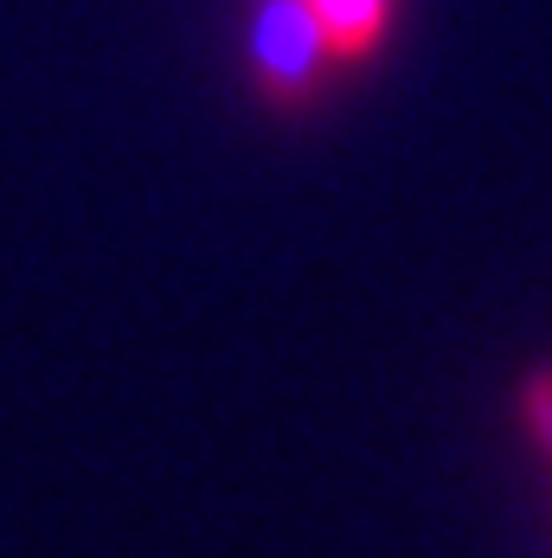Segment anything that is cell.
<instances>
[{
    "label": "cell",
    "instance_id": "7a4b0ae2",
    "mask_svg": "<svg viewBox=\"0 0 552 558\" xmlns=\"http://www.w3.org/2000/svg\"><path fill=\"white\" fill-rule=\"evenodd\" d=\"M520 411H527V430L552 449V373L540 379H527V398H520Z\"/></svg>",
    "mask_w": 552,
    "mask_h": 558
},
{
    "label": "cell",
    "instance_id": "6da1fadb",
    "mask_svg": "<svg viewBox=\"0 0 552 558\" xmlns=\"http://www.w3.org/2000/svg\"><path fill=\"white\" fill-rule=\"evenodd\" d=\"M289 7L309 20V33H315V46L328 58V71L373 64L392 39V20H398V0H289Z\"/></svg>",
    "mask_w": 552,
    "mask_h": 558
}]
</instances>
